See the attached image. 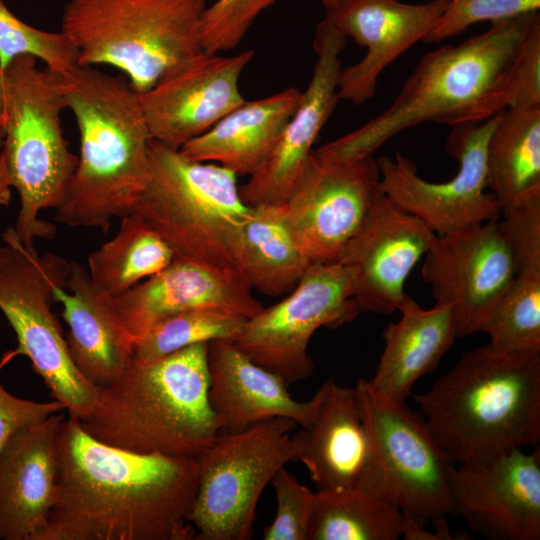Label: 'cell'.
I'll return each mask as SVG.
<instances>
[{
  "label": "cell",
  "mask_w": 540,
  "mask_h": 540,
  "mask_svg": "<svg viewBox=\"0 0 540 540\" xmlns=\"http://www.w3.org/2000/svg\"><path fill=\"white\" fill-rule=\"evenodd\" d=\"M57 496L36 540H192L196 457L102 443L72 415L59 431Z\"/></svg>",
  "instance_id": "cell-1"
},
{
  "label": "cell",
  "mask_w": 540,
  "mask_h": 540,
  "mask_svg": "<svg viewBox=\"0 0 540 540\" xmlns=\"http://www.w3.org/2000/svg\"><path fill=\"white\" fill-rule=\"evenodd\" d=\"M539 12L493 23L457 45L425 54L393 102L379 115L318 149L338 158H362L392 137L424 122L479 123L508 106L512 69Z\"/></svg>",
  "instance_id": "cell-2"
},
{
  "label": "cell",
  "mask_w": 540,
  "mask_h": 540,
  "mask_svg": "<svg viewBox=\"0 0 540 540\" xmlns=\"http://www.w3.org/2000/svg\"><path fill=\"white\" fill-rule=\"evenodd\" d=\"M80 137L75 172L55 208V220L107 232L131 213L142 191L152 140L139 94L125 77L76 65L57 74Z\"/></svg>",
  "instance_id": "cell-3"
},
{
  "label": "cell",
  "mask_w": 540,
  "mask_h": 540,
  "mask_svg": "<svg viewBox=\"0 0 540 540\" xmlns=\"http://www.w3.org/2000/svg\"><path fill=\"white\" fill-rule=\"evenodd\" d=\"M412 397L454 465L487 462L540 441V354L472 349Z\"/></svg>",
  "instance_id": "cell-4"
},
{
  "label": "cell",
  "mask_w": 540,
  "mask_h": 540,
  "mask_svg": "<svg viewBox=\"0 0 540 540\" xmlns=\"http://www.w3.org/2000/svg\"><path fill=\"white\" fill-rule=\"evenodd\" d=\"M209 343H197L151 362L131 364L98 387L85 432L136 453L197 457L219 433L209 403Z\"/></svg>",
  "instance_id": "cell-5"
},
{
  "label": "cell",
  "mask_w": 540,
  "mask_h": 540,
  "mask_svg": "<svg viewBox=\"0 0 540 540\" xmlns=\"http://www.w3.org/2000/svg\"><path fill=\"white\" fill-rule=\"evenodd\" d=\"M207 0H69L61 32L83 66L109 65L143 93L204 52Z\"/></svg>",
  "instance_id": "cell-6"
},
{
  "label": "cell",
  "mask_w": 540,
  "mask_h": 540,
  "mask_svg": "<svg viewBox=\"0 0 540 540\" xmlns=\"http://www.w3.org/2000/svg\"><path fill=\"white\" fill-rule=\"evenodd\" d=\"M5 124L1 149L10 185L20 207L13 230L33 247L35 239H53L56 226L39 217L56 208L75 172L78 156L62 128L66 109L60 80L32 56H19L4 68Z\"/></svg>",
  "instance_id": "cell-7"
},
{
  "label": "cell",
  "mask_w": 540,
  "mask_h": 540,
  "mask_svg": "<svg viewBox=\"0 0 540 540\" xmlns=\"http://www.w3.org/2000/svg\"><path fill=\"white\" fill-rule=\"evenodd\" d=\"M237 177L224 166L189 159L152 139L147 178L131 213L156 231L175 255L236 268L229 242L250 209Z\"/></svg>",
  "instance_id": "cell-8"
},
{
  "label": "cell",
  "mask_w": 540,
  "mask_h": 540,
  "mask_svg": "<svg viewBox=\"0 0 540 540\" xmlns=\"http://www.w3.org/2000/svg\"><path fill=\"white\" fill-rule=\"evenodd\" d=\"M283 417L218 433L196 458L198 488L189 517L197 540H248L261 493L276 472L299 460L305 430Z\"/></svg>",
  "instance_id": "cell-9"
},
{
  "label": "cell",
  "mask_w": 540,
  "mask_h": 540,
  "mask_svg": "<svg viewBox=\"0 0 540 540\" xmlns=\"http://www.w3.org/2000/svg\"><path fill=\"white\" fill-rule=\"evenodd\" d=\"M0 245V311L15 332L16 354L25 355L56 401L69 415L86 417L97 387L74 365L66 338L52 309L54 291L64 286L69 264L64 258L22 244L9 227Z\"/></svg>",
  "instance_id": "cell-10"
},
{
  "label": "cell",
  "mask_w": 540,
  "mask_h": 540,
  "mask_svg": "<svg viewBox=\"0 0 540 540\" xmlns=\"http://www.w3.org/2000/svg\"><path fill=\"white\" fill-rule=\"evenodd\" d=\"M359 407L369 439V457L358 484L421 526L449 513L448 471L452 463L424 419L405 402L386 399L359 379Z\"/></svg>",
  "instance_id": "cell-11"
},
{
  "label": "cell",
  "mask_w": 540,
  "mask_h": 540,
  "mask_svg": "<svg viewBox=\"0 0 540 540\" xmlns=\"http://www.w3.org/2000/svg\"><path fill=\"white\" fill-rule=\"evenodd\" d=\"M359 314L351 269L337 261L312 263L287 297L247 318L232 343L289 386L314 370L307 353L314 333L321 327L337 328Z\"/></svg>",
  "instance_id": "cell-12"
},
{
  "label": "cell",
  "mask_w": 540,
  "mask_h": 540,
  "mask_svg": "<svg viewBox=\"0 0 540 540\" xmlns=\"http://www.w3.org/2000/svg\"><path fill=\"white\" fill-rule=\"evenodd\" d=\"M502 112V111H501ZM499 113L479 123L453 126L447 153L459 162L457 174L445 182L421 178L416 165L397 152L377 160L379 190L406 212L423 220L437 235L497 220L500 207L485 190L486 146Z\"/></svg>",
  "instance_id": "cell-13"
},
{
  "label": "cell",
  "mask_w": 540,
  "mask_h": 540,
  "mask_svg": "<svg viewBox=\"0 0 540 540\" xmlns=\"http://www.w3.org/2000/svg\"><path fill=\"white\" fill-rule=\"evenodd\" d=\"M380 179L377 160L313 149L283 205V222L311 263L335 262L363 222Z\"/></svg>",
  "instance_id": "cell-14"
},
{
  "label": "cell",
  "mask_w": 540,
  "mask_h": 540,
  "mask_svg": "<svg viewBox=\"0 0 540 540\" xmlns=\"http://www.w3.org/2000/svg\"><path fill=\"white\" fill-rule=\"evenodd\" d=\"M421 274L436 303L452 307L456 336L464 337L479 332L516 271L497 219L437 235Z\"/></svg>",
  "instance_id": "cell-15"
},
{
  "label": "cell",
  "mask_w": 540,
  "mask_h": 540,
  "mask_svg": "<svg viewBox=\"0 0 540 540\" xmlns=\"http://www.w3.org/2000/svg\"><path fill=\"white\" fill-rule=\"evenodd\" d=\"M436 236L423 220L378 188L363 222L336 260L352 271L353 300L359 312L398 311L407 295L406 279Z\"/></svg>",
  "instance_id": "cell-16"
},
{
  "label": "cell",
  "mask_w": 540,
  "mask_h": 540,
  "mask_svg": "<svg viewBox=\"0 0 540 540\" xmlns=\"http://www.w3.org/2000/svg\"><path fill=\"white\" fill-rule=\"evenodd\" d=\"M449 513L490 540L540 539V453L521 448L448 471Z\"/></svg>",
  "instance_id": "cell-17"
},
{
  "label": "cell",
  "mask_w": 540,
  "mask_h": 540,
  "mask_svg": "<svg viewBox=\"0 0 540 540\" xmlns=\"http://www.w3.org/2000/svg\"><path fill=\"white\" fill-rule=\"evenodd\" d=\"M347 41L326 17L317 25L311 79L272 151L239 187L248 206L284 205L288 200L307 166L314 143L340 100V55Z\"/></svg>",
  "instance_id": "cell-18"
},
{
  "label": "cell",
  "mask_w": 540,
  "mask_h": 540,
  "mask_svg": "<svg viewBox=\"0 0 540 540\" xmlns=\"http://www.w3.org/2000/svg\"><path fill=\"white\" fill-rule=\"evenodd\" d=\"M253 57V50L233 56L204 51L138 93L151 138L180 149L243 103L239 80Z\"/></svg>",
  "instance_id": "cell-19"
},
{
  "label": "cell",
  "mask_w": 540,
  "mask_h": 540,
  "mask_svg": "<svg viewBox=\"0 0 540 540\" xmlns=\"http://www.w3.org/2000/svg\"><path fill=\"white\" fill-rule=\"evenodd\" d=\"M447 0L404 3L400 0H347L325 17L348 39L366 49L357 63L342 68L338 97L354 105L376 93L381 73L419 41H424Z\"/></svg>",
  "instance_id": "cell-20"
},
{
  "label": "cell",
  "mask_w": 540,
  "mask_h": 540,
  "mask_svg": "<svg viewBox=\"0 0 540 540\" xmlns=\"http://www.w3.org/2000/svg\"><path fill=\"white\" fill-rule=\"evenodd\" d=\"M237 268L219 267L175 255L153 276L115 296L120 318L135 338L169 316L211 309L249 318L263 308Z\"/></svg>",
  "instance_id": "cell-21"
},
{
  "label": "cell",
  "mask_w": 540,
  "mask_h": 540,
  "mask_svg": "<svg viewBox=\"0 0 540 540\" xmlns=\"http://www.w3.org/2000/svg\"><path fill=\"white\" fill-rule=\"evenodd\" d=\"M63 414L16 433L0 450V540H36L57 496Z\"/></svg>",
  "instance_id": "cell-22"
},
{
  "label": "cell",
  "mask_w": 540,
  "mask_h": 540,
  "mask_svg": "<svg viewBox=\"0 0 540 540\" xmlns=\"http://www.w3.org/2000/svg\"><path fill=\"white\" fill-rule=\"evenodd\" d=\"M209 403L219 433L238 432L273 417L307 428L321 403L323 385L308 401H297L275 373L253 362L232 342L209 343Z\"/></svg>",
  "instance_id": "cell-23"
},
{
  "label": "cell",
  "mask_w": 540,
  "mask_h": 540,
  "mask_svg": "<svg viewBox=\"0 0 540 540\" xmlns=\"http://www.w3.org/2000/svg\"><path fill=\"white\" fill-rule=\"evenodd\" d=\"M54 300L62 305L68 351L78 371L97 388L118 379L133 361L134 337L120 318L114 296L93 281L87 268L72 261Z\"/></svg>",
  "instance_id": "cell-24"
},
{
  "label": "cell",
  "mask_w": 540,
  "mask_h": 540,
  "mask_svg": "<svg viewBox=\"0 0 540 540\" xmlns=\"http://www.w3.org/2000/svg\"><path fill=\"white\" fill-rule=\"evenodd\" d=\"M316 415L305 430L299 460L317 491L358 486L369 457V439L355 388L323 384Z\"/></svg>",
  "instance_id": "cell-25"
},
{
  "label": "cell",
  "mask_w": 540,
  "mask_h": 540,
  "mask_svg": "<svg viewBox=\"0 0 540 540\" xmlns=\"http://www.w3.org/2000/svg\"><path fill=\"white\" fill-rule=\"evenodd\" d=\"M398 311L400 319L382 333L384 348L367 382L378 395L405 402L414 383L435 369L457 336L450 305L424 309L406 295Z\"/></svg>",
  "instance_id": "cell-26"
},
{
  "label": "cell",
  "mask_w": 540,
  "mask_h": 540,
  "mask_svg": "<svg viewBox=\"0 0 540 540\" xmlns=\"http://www.w3.org/2000/svg\"><path fill=\"white\" fill-rule=\"evenodd\" d=\"M301 94L289 87L264 98L245 100L179 150L189 159L216 163L237 176L249 177L272 151Z\"/></svg>",
  "instance_id": "cell-27"
},
{
  "label": "cell",
  "mask_w": 540,
  "mask_h": 540,
  "mask_svg": "<svg viewBox=\"0 0 540 540\" xmlns=\"http://www.w3.org/2000/svg\"><path fill=\"white\" fill-rule=\"evenodd\" d=\"M229 248L235 267L252 289L267 296L291 292L312 264L283 222V205L250 206L233 231Z\"/></svg>",
  "instance_id": "cell-28"
},
{
  "label": "cell",
  "mask_w": 540,
  "mask_h": 540,
  "mask_svg": "<svg viewBox=\"0 0 540 540\" xmlns=\"http://www.w3.org/2000/svg\"><path fill=\"white\" fill-rule=\"evenodd\" d=\"M486 181L501 214L540 196V108L499 113L486 146Z\"/></svg>",
  "instance_id": "cell-29"
},
{
  "label": "cell",
  "mask_w": 540,
  "mask_h": 540,
  "mask_svg": "<svg viewBox=\"0 0 540 540\" xmlns=\"http://www.w3.org/2000/svg\"><path fill=\"white\" fill-rule=\"evenodd\" d=\"M402 531L396 505L355 486L315 492L307 540H396Z\"/></svg>",
  "instance_id": "cell-30"
},
{
  "label": "cell",
  "mask_w": 540,
  "mask_h": 540,
  "mask_svg": "<svg viewBox=\"0 0 540 540\" xmlns=\"http://www.w3.org/2000/svg\"><path fill=\"white\" fill-rule=\"evenodd\" d=\"M120 219L117 234L89 254L87 268L93 281L114 297L160 272L175 257L140 217L130 213Z\"/></svg>",
  "instance_id": "cell-31"
},
{
  "label": "cell",
  "mask_w": 540,
  "mask_h": 540,
  "mask_svg": "<svg viewBox=\"0 0 540 540\" xmlns=\"http://www.w3.org/2000/svg\"><path fill=\"white\" fill-rule=\"evenodd\" d=\"M479 332L488 335L496 351L540 354V272L517 274Z\"/></svg>",
  "instance_id": "cell-32"
},
{
  "label": "cell",
  "mask_w": 540,
  "mask_h": 540,
  "mask_svg": "<svg viewBox=\"0 0 540 540\" xmlns=\"http://www.w3.org/2000/svg\"><path fill=\"white\" fill-rule=\"evenodd\" d=\"M246 319L238 314L211 309L169 316L134 339L133 359L151 362L197 343L216 340L233 342Z\"/></svg>",
  "instance_id": "cell-33"
},
{
  "label": "cell",
  "mask_w": 540,
  "mask_h": 540,
  "mask_svg": "<svg viewBox=\"0 0 540 540\" xmlns=\"http://www.w3.org/2000/svg\"><path fill=\"white\" fill-rule=\"evenodd\" d=\"M19 56H32L55 74H63L79 65L75 47L61 31H44L24 23L0 0V63L3 69Z\"/></svg>",
  "instance_id": "cell-34"
},
{
  "label": "cell",
  "mask_w": 540,
  "mask_h": 540,
  "mask_svg": "<svg viewBox=\"0 0 540 540\" xmlns=\"http://www.w3.org/2000/svg\"><path fill=\"white\" fill-rule=\"evenodd\" d=\"M277 0H216L207 5L201 20V41L205 52L235 49L257 17Z\"/></svg>",
  "instance_id": "cell-35"
},
{
  "label": "cell",
  "mask_w": 540,
  "mask_h": 540,
  "mask_svg": "<svg viewBox=\"0 0 540 540\" xmlns=\"http://www.w3.org/2000/svg\"><path fill=\"white\" fill-rule=\"evenodd\" d=\"M540 0H447V5L423 42L452 38L478 22L493 23L539 12Z\"/></svg>",
  "instance_id": "cell-36"
},
{
  "label": "cell",
  "mask_w": 540,
  "mask_h": 540,
  "mask_svg": "<svg viewBox=\"0 0 540 540\" xmlns=\"http://www.w3.org/2000/svg\"><path fill=\"white\" fill-rule=\"evenodd\" d=\"M271 483L276 496V513L272 523L264 528L262 539L307 540L315 493L285 467L276 472Z\"/></svg>",
  "instance_id": "cell-37"
},
{
  "label": "cell",
  "mask_w": 540,
  "mask_h": 540,
  "mask_svg": "<svg viewBox=\"0 0 540 540\" xmlns=\"http://www.w3.org/2000/svg\"><path fill=\"white\" fill-rule=\"evenodd\" d=\"M502 215L499 226L511 251L516 275L540 272V196L521 201Z\"/></svg>",
  "instance_id": "cell-38"
},
{
  "label": "cell",
  "mask_w": 540,
  "mask_h": 540,
  "mask_svg": "<svg viewBox=\"0 0 540 540\" xmlns=\"http://www.w3.org/2000/svg\"><path fill=\"white\" fill-rule=\"evenodd\" d=\"M540 108V18L530 25L516 57L509 84L508 106Z\"/></svg>",
  "instance_id": "cell-39"
},
{
  "label": "cell",
  "mask_w": 540,
  "mask_h": 540,
  "mask_svg": "<svg viewBox=\"0 0 540 540\" xmlns=\"http://www.w3.org/2000/svg\"><path fill=\"white\" fill-rule=\"evenodd\" d=\"M65 406L56 400L36 402L9 393L0 383V450L22 429L41 423Z\"/></svg>",
  "instance_id": "cell-40"
},
{
  "label": "cell",
  "mask_w": 540,
  "mask_h": 540,
  "mask_svg": "<svg viewBox=\"0 0 540 540\" xmlns=\"http://www.w3.org/2000/svg\"><path fill=\"white\" fill-rule=\"evenodd\" d=\"M11 185L0 151V206L7 207L11 200Z\"/></svg>",
  "instance_id": "cell-41"
},
{
  "label": "cell",
  "mask_w": 540,
  "mask_h": 540,
  "mask_svg": "<svg viewBox=\"0 0 540 540\" xmlns=\"http://www.w3.org/2000/svg\"><path fill=\"white\" fill-rule=\"evenodd\" d=\"M5 84H4V69L0 63V151L3 145L4 124H5Z\"/></svg>",
  "instance_id": "cell-42"
},
{
  "label": "cell",
  "mask_w": 540,
  "mask_h": 540,
  "mask_svg": "<svg viewBox=\"0 0 540 540\" xmlns=\"http://www.w3.org/2000/svg\"><path fill=\"white\" fill-rule=\"evenodd\" d=\"M347 0H321L322 4L324 5L326 12L333 11L340 7L343 3H345Z\"/></svg>",
  "instance_id": "cell-43"
}]
</instances>
